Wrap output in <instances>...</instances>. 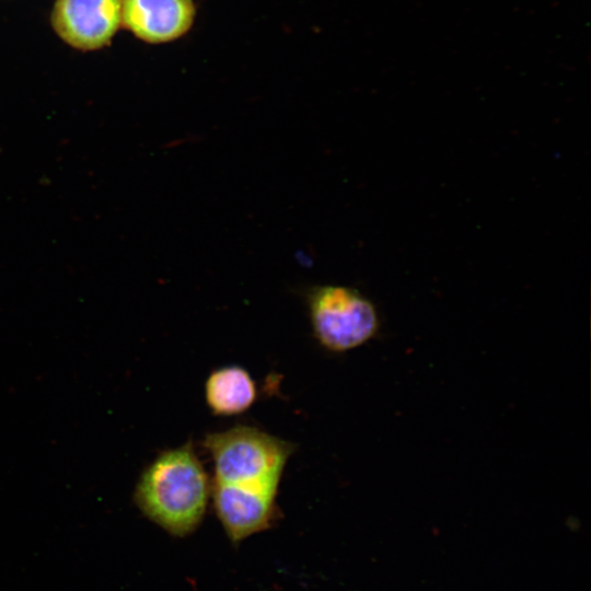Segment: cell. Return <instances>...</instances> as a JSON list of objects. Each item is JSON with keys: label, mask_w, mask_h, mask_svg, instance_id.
<instances>
[{"label": "cell", "mask_w": 591, "mask_h": 591, "mask_svg": "<svg viewBox=\"0 0 591 591\" xmlns=\"http://www.w3.org/2000/svg\"><path fill=\"white\" fill-rule=\"evenodd\" d=\"M202 447L213 464L210 500L231 543L268 530L278 517L279 485L296 445L257 427L235 425L208 432Z\"/></svg>", "instance_id": "cell-1"}, {"label": "cell", "mask_w": 591, "mask_h": 591, "mask_svg": "<svg viewBox=\"0 0 591 591\" xmlns=\"http://www.w3.org/2000/svg\"><path fill=\"white\" fill-rule=\"evenodd\" d=\"M134 498L139 510L170 535L194 533L211 499V480L192 440L157 455L141 473Z\"/></svg>", "instance_id": "cell-2"}, {"label": "cell", "mask_w": 591, "mask_h": 591, "mask_svg": "<svg viewBox=\"0 0 591 591\" xmlns=\"http://www.w3.org/2000/svg\"><path fill=\"white\" fill-rule=\"evenodd\" d=\"M312 334L331 352H346L367 344L380 327L373 302L356 288L316 285L305 292Z\"/></svg>", "instance_id": "cell-3"}, {"label": "cell", "mask_w": 591, "mask_h": 591, "mask_svg": "<svg viewBox=\"0 0 591 591\" xmlns=\"http://www.w3.org/2000/svg\"><path fill=\"white\" fill-rule=\"evenodd\" d=\"M123 0H56L50 23L69 46L97 50L111 44L121 26Z\"/></svg>", "instance_id": "cell-4"}, {"label": "cell", "mask_w": 591, "mask_h": 591, "mask_svg": "<svg viewBox=\"0 0 591 591\" xmlns=\"http://www.w3.org/2000/svg\"><path fill=\"white\" fill-rule=\"evenodd\" d=\"M196 18L194 0H123L121 26L149 44L184 36Z\"/></svg>", "instance_id": "cell-5"}, {"label": "cell", "mask_w": 591, "mask_h": 591, "mask_svg": "<svg viewBox=\"0 0 591 591\" xmlns=\"http://www.w3.org/2000/svg\"><path fill=\"white\" fill-rule=\"evenodd\" d=\"M257 385L243 367L229 364L213 369L205 382L206 405L215 416H236L257 399Z\"/></svg>", "instance_id": "cell-6"}]
</instances>
